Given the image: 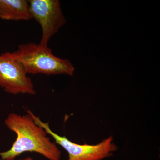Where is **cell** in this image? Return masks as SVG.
<instances>
[{"instance_id": "6", "label": "cell", "mask_w": 160, "mask_h": 160, "mask_svg": "<svg viewBox=\"0 0 160 160\" xmlns=\"http://www.w3.org/2000/svg\"><path fill=\"white\" fill-rule=\"evenodd\" d=\"M0 19L15 21L32 19L29 2L26 0H0Z\"/></svg>"}, {"instance_id": "3", "label": "cell", "mask_w": 160, "mask_h": 160, "mask_svg": "<svg viewBox=\"0 0 160 160\" xmlns=\"http://www.w3.org/2000/svg\"><path fill=\"white\" fill-rule=\"evenodd\" d=\"M33 118L35 122L42 127L47 134L52 137L57 145H59L68 154L66 160H102L111 156L118 149L112 136L103 140L96 145H81L72 142L66 136L54 132L50 128L49 122H43L30 110H27Z\"/></svg>"}, {"instance_id": "7", "label": "cell", "mask_w": 160, "mask_h": 160, "mask_svg": "<svg viewBox=\"0 0 160 160\" xmlns=\"http://www.w3.org/2000/svg\"><path fill=\"white\" fill-rule=\"evenodd\" d=\"M18 160H34L32 158L30 157H27L26 158H25L24 159H21Z\"/></svg>"}, {"instance_id": "1", "label": "cell", "mask_w": 160, "mask_h": 160, "mask_svg": "<svg viewBox=\"0 0 160 160\" xmlns=\"http://www.w3.org/2000/svg\"><path fill=\"white\" fill-rule=\"evenodd\" d=\"M27 111L23 115L11 112L5 119V125L17 138L10 149L0 152L2 160H14L24 152H34L49 160H61L62 152L57 145Z\"/></svg>"}, {"instance_id": "4", "label": "cell", "mask_w": 160, "mask_h": 160, "mask_svg": "<svg viewBox=\"0 0 160 160\" xmlns=\"http://www.w3.org/2000/svg\"><path fill=\"white\" fill-rule=\"evenodd\" d=\"M29 10L32 19L39 24L42 29L40 44L48 46L50 39L66 23L58 0H30Z\"/></svg>"}, {"instance_id": "5", "label": "cell", "mask_w": 160, "mask_h": 160, "mask_svg": "<svg viewBox=\"0 0 160 160\" xmlns=\"http://www.w3.org/2000/svg\"><path fill=\"white\" fill-rule=\"evenodd\" d=\"M0 87L13 95L36 93L31 79L12 52H6L0 55Z\"/></svg>"}, {"instance_id": "2", "label": "cell", "mask_w": 160, "mask_h": 160, "mask_svg": "<svg viewBox=\"0 0 160 160\" xmlns=\"http://www.w3.org/2000/svg\"><path fill=\"white\" fill-rule=\"evenodd\" d=\"M12 54L27 74L74 75L75 67L71 62L56 56L48 46L40 43L21 44Z\"/></svg>"}]
</instances>
